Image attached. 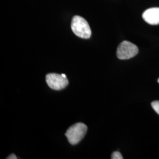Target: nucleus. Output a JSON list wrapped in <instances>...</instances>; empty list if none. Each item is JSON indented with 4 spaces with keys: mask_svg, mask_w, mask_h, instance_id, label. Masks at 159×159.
<instances>
[{
    "mask_svg": "<svg viewBox=\"0 0 159 159\" xmlns=\"http://www.w3.org/2000/svg\"><path fill=\"white\" fill-rule=\"evenodd\" d=\"M71 28L74 34L80 38L88 39L91 37V30L89 23L84 18L79 16L73 17Z\"/></svg>",
    "mask_w": 159,
    "mask_h": 159,
    "instance_id": "obj_1",
    "label": "nucleus"
},
{
    "mask_svg": "<svg viewBox=\"0 0 159 159\" xmlns=\"http://www.w3.org/2000/svg\"><path fill=\"white\" fill-rule=\"evenodd\" d=\"M87 131V127L85 124L78 123L68 128L65 135L69 143L72 145H75L84 138Z\"/></svg>",
    "mask_w": 159,
    "mask_h": 159,
    "instance_id": "obj_2",
    "label": "nucleus"
},
{
    "mask_svg": "<svg viewBox=\"0 0 159 159\" xmlns=\"http://www.w3.org/2000/svg\"><path fill=\"white\" fill-rule=\"evenodd\" d=\"M138 52L137 46L130 41H124L118 46L117 56L120 60H127L136 56Z\"/></svg>",
    "mask_w": 159,
    "mask_h": 159,
    "instance_id": "obj_3",
    "label": "nucleus"
},
{
    "mask_svg": "<svg viewBox=\"0 0 159 159\" xmlns=\"http://www.w3.org/2000/svg\"><path fill=\"white\" fill-rule=\"evenodd\" d=\"M46 82L51 89L54 90H61L66 88L68 84L67 77L62 74L50 73L46 75Z\"/></svg>",
    "mask_w": 159,
    "mask_h": 159,
    "instance_id": "obj_4",
    "label": "nucleus"
},
{
    "mask_svg": "<svg viewBox=\"0 0 159 159\" xmlns=\"http://www.w3.org/2000/svg\"><path fill=\"white\" fill-rule=\"evenodd\" d=\"M143 19L150 25L159 24V7H153L146 10L143 13Z\"/></svg>",
    "mask_w": 159,
    "mask_h": 159,
    "instance_id": "obj_5",
    "label": "nucleus"
},
{
    "mask_svg": "<svg viewBox=\"0 0 159 159\" xmlns=\"http://www.w3.org/2000/svg\"><path fill=\"white\" fill-rule=\"evenodd\" d=\"M152 107L154 110L159 115V100L154 101L152 102Z\"/></svg>",
    "mask_w": 159,
    "mask_h": 159,
    "instance_id": "obj_6",
    "label": "nucleus"
},
{
    "mask_svg": "<svg viewBox=\"0 0 159 159\" xmlns=\"http://www.w3.org/2000/svg\"><path fill=\"white\" fill-rule=\"evenodd\" d=\"M111 159H123V157L119 152H114L111 154Z\"/></svg>",
    "mask_w": 159,
    "mask_h": 159,
    "instance_id": "obj_7",
    "label": "nucleus"
},
{
    "mask_svg": "<svg viewBox=\"0 0 159 159\" xmlns=\"http://www.w3.org/2000/svg\"><path fill=\"white\" fill-rule=\"evenodd\" d=\"M7 159H17V157L14 154H11V155H10L8 157H7Z\"/></svg>",
    "mask_w": 159,
    "mask_h": 159,
    "instance_id": "obj_8",
    "label": "nucleus"
},
{
    "mask_svg": "<svg viewBox=\"0 0 159 159\" xmlns=\"http://www.w3.org/2000/svg\"><path fill=\"white\" fill-rule=\"evenodd\" d=\"M158 83H159V79H158Z\"/></svg>",
    "mask_w": 159,
    "mask_h": 159,
    "instance_id": "obj_9",
    "label": "nucleus"
}]
</instances>
